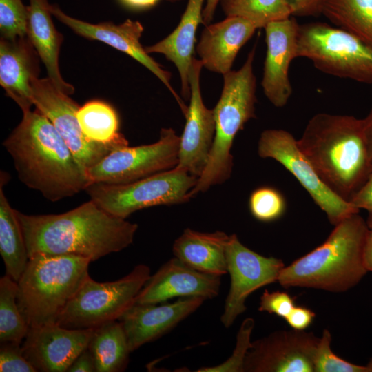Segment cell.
<instances>
[{"label": "cell", "mask_w": 372, "mask_h": 372, "mask_svg": "<svg viewBox=\"0 0 372 372\" xmlns=\"http://www.w3.org/2000/svg\"><path fill=\"white\" fill-rule=\"evenodd\" d=\"M17 212L29 258L70 254L95 261L130 245L138 225L108 213L93 200L58 214Z\"/></svg>", "instance_id": "1"}, {"label": "cell", "mask_w": 372, "mask_h": 372, "mask_svg": "<svg viewBox=\"0 0 372 372\" xmlns=\"http://www.w3.org/2000/svg\"><path fill=\"white\" fill-rule=\"evenodd\" d=\"M3 146L20 181L50 201L72 197L91 184L53 124L37 110L23 113Z\"/></svg>", "instance_id": "2"}, {"label": "cell", "mask_w": 372, "mask_h": 372, "mask_svg": "<svg viewBox=\"0 0 372 372\" xmlns=\"http://www.w3.org/2000/svg\"><path fill=\"white\" fill-rule=\"evenodd\" d=\"M298 145L322 180L350 201L372 169L362 118L318 113L308 121Z\"/></svg>", "instance_id": "3"}, {"label": "cell", "mask_w": 372, "mask_h": 372, "mask_svg": "<svg viewBox=\"0 0 372 372\" xmlns=\"http://www.w3.org/2000/svg\"><path fill=\"white\" fill-rule=\"evenodd\" d=\"M369 228L358 213L335 225L327 240L281 271L283 287H307L340 293L357 285L366 275L363 252Z\"/></svg>", "instance_id": "4"}, {"label": "cell", "mask_w": 372, "mask_h": 372, "mask_svg": "<svg viewBox=\"0 0 372 372\" xmlns=\"http://www.w3.org/2000/svg\"><path fill=\"white\" fill-rule=\"evenodd\" d=\"M87 258L37 254L17 282V303L28 327L57 323L68 303L90 276Z\"/></svg>", "instance_id": "5"}, {"label": "cell", "mask_w": 372, "mask_h": 372, "mask_svg": "<svg viewBox=\"0 0 372 372\" xmlns=\"http://www.w3.org/2000/svg\"><path fill=\"white\" fill-rule=\"evenodd\" d=\"M255 48L242 66L223 75L220 99L213 109L215 135L206 166L191 191L193 197L229 178L233 167L231 149L237 133L255 118L256 79L254 72Z\"/></svg>", "instance_id": "6"}, {"label": "cell", "mask_w": 372, "mask_h": 372, "mask_svg": "<svg viewBox=\"0 0 372 372\" xmlns=\"http://www.w3.org/2000/svg\"><path fill=\"white\" fill-rule=\"evenodd\" d=\"M297 56L326 74L372 84V46L338 27L322 22L300 25Z\"/></svg>", "instance_id": "7"}, {"label": "cell", "mask_w": 372, "mask_h": 372, "mask_svg": "<svg viewBox=\"0 0 372 372\" xmlns=\"http://www.w3.org/2000/svg\"><path fill=\"white\" fill-rule=\"evenodd\" d=\"M150 276L149 267L140 264L115 281L99 282L90 276L68 303L56 324L68 329H87L119 320L135 304Z\"/></svg>", "instance_id": "8"}, {"label": "cell", "mask_w": 372, "mask_h": 372, "mask_svg": "<svg viewBox=\"0 0 372 372\" xmlns=\"http://www.w3.org/2000/svg\"><path fill=\"white\" fill-rule=\"evenodd\" d=\"M197 180L175 167L126 184L92 183L85 191L100 207L125 219L143 209L188 202Z\"/></svg>", "instance_id": "9"}, {"label": "cell", "mask_w": 372, "mask_h": 372, "mask_svg": "<svg viewBox=\"0 0 372 372\" xmlns=\"http://www.w3.org/2000/svg\"><path fill=\"white\" fill-rule=\"evenodd\" d=\"M258 154L284 166L309 193L314 203L336 225L360 210L334 193L320 178L315 168L298 145L297 140L282 129L264 130L258 142Z\"/></svg>", "instance_id": "10"}, {"label": "cell", "mask_w": 372, "mask_h": 372, "mask_svg": "<svg viewBox=\"0 0 372 372\" xmlns=\"http://www.w3.org/2000/svg\"><path fill=\"white\" fill-rule=\"evenodd\" d=\"M180 136L172 128H163L156 143L123 146L112 151L87 171L92 183H130L174 168L178 164Z\"/></svg>", "instance_id": "11"}, {"label": "cell", "mask_w": 372, "mask_h": 372, "mask_svg": "<svg viewBox=\"0 0 372 372\" xmlns=\"http://www.w3.org/2000/svg\"><path fill=\"white\" fill-rule=\"evenodd\" d=\"M226 260L230 287L220 321L225 328H229L247 309L248 296L258 289L278 282L285 266L281 259L263 256L251 250L235 234L229 237Z\"/></svg>", "instance_id": "12"}, {"label": "cell", "mask_w": 372, "mask_h": 372, "mask_svg": "<svg viewBox=\"0 0 372 372\" xmlns=\"http://www.w3.org/2000/svg\"><path fill=\"white\" fill-rule=\"evenodd\" d=\"M32 92L36 109L53 124L86 173L112 151L121 147L89 139L82 132L76 118L79 106L69 95L58 90L48 78H34Z\"/></svg>", "instance_id": "13"}, {"label": "cell", "mask_w": 372, "mask_h": 372, "mask_svg": "<svg viewBox=\"0 0 372 372\" xmlns=\"http://www.w3.org/2000/svg\"><path fill=\"white\" fill-rule=\"evenodd\" d=\"M319 338L304 330H280L251 342L246 372H313Z\"/></svg>", "instance_id": "14"}, {"label": "cell", "mask_w": 372, "mask_h": 372, "mask_svg": "<svg viewBox=\"0 0 372 372\" xmlns=\"http://www.w3.org/2000/svg\"><path fill=\"white\" fill-rule=\"evenodd\" d=\"M200 59H192L189 72L190 101L185 114L186 121L180 136L176 167L198 178L207 163L215 135L213 109L205 105L200 87Z\"/></svg>", "instance_id": "15"}, {"label": "cell", "mask_w": 372, "mask_h": 372, "mask_svg": "<svg viewBox=\"0 0 372 372\" xmlns=\"http://www.w3.org/2000/svg\"><path fill=\"white\" fill-rule=\"evenodd\" d=\"M94 330L68 329L58 324L30 327L21 343L23 354L37 371L66 372L87 348Z\"/></svg>", "instance_id": "16"}, {"label": "cell", "mask_w": 372, "mask_h": 372, "mask_svg": "<svg viewBox=\"0 0 372 372\" xmlns=\"http://www.w3.org/2000/svg\"><path fill=\"white\" fill-rule=\"evenodd\" d=\"M50 10L52 15L78 34L105 43L138 61L161 81L174 96L183 113L186 112L187 107L170 84L171 73L149 56L141 44L143 27L139 21L127 19L118 25L110 22L93 24L67 15L57 5L50 4Z\"/></svg>", "instance_id": "17"}, {"label": "cell", "mask_w": 372, "mask_h": 372, "mask_svg": "<svg viewBox=\"0 0 372 372\" xmlns=\"http://www.w3.org/2000/svg\"><path fill=\"white\" fill-rule=\"evenodd\" d=\"M299 25L291 17L264 28L267 52L261 85L265 96L276 107H284L292 94L289 70L292 61L298 58Z\"/></svg>", "instance_id": "18"}, {"label": "cell", "mask_w": 372, "mask_h": 372, "mask_svg": "<svg viewBox=\"0 0 372 372\" xmlns=\"http://www.w3.org/2000/svg\"><path fill=\"white\" fill-rule=\"evenodd\" d=\"M220 284V276L199 271L174 256L150 276L135 304H160L176 297L213 299Z\"/></svg>", "instance_id": "19"}, {"label": "cell", "mask_w": 372, "mask_h": 372, "mask_svg": "<svg viewBox=\"0 0 372 372\" xmlns=\"http://www.w3.org/2000/svg\"><path fill=\"white\" fill-rule=\"evenodd\" d=\"M204 301L199 297H186L172 303L134 304L119 319L131 353L171 331Z\"/></svg>", "instance_id": "20"}, {"label": "cell", "mask_w": 372, "mask_h": 372, "mask_svg": "<svg viewBox=\"0 0 372 372\" xmlns=\"http://www.w3.org/2000/svg\"><path fill=\"white\" fill-rule=\"evenodd\" d=\"M258 29L251 22L238 17L205 25L196 51L203 66L223 75L231 70L242 47Z\"/></svg>", "instance_id": "21"}, {"label": "cell", "mask_w": 372, "mask_h": 372, "mask_svg": "<svg viewBox=\"0 0 372 372\" xmlns=\"http://www.w3.org/2000/svg\"><path fill=\"white\" fill-rule=\"evenodd\" d=\"M33 48L28 37L1 38L0 84L23 113L34 105L32 81L37 77L38 62Z\"/></svg>", "instance_id": "22"}, {"label": "cell", "mask_w": 372, "mask_h": 372, "mask_svg": "<svg viewBox=\"0 0 372 372\" xmlns=\"http://www.w3.org/2000/svg\"><path fill=\"white\" fill-rule=\"evenodd\" d=\"M206 0H188L180 23L174 30L159 42L145 48L149 53H159L176 67L181 83V94L190 98L189 72L193 59L196 32L203 23V11Z\"/></svg>", "instance_id": "23"}, {"label": "cell", "mask_w": 372, "mask_h": 372, "mask_svg": "<svg viewBox=\"0 0 372 372\" xmlns=\"http://www.w3.org/2000/svg\"><path fill=\"white\" fill-rule=\"evenodd\" d=\"M27 37L45 66L48 79L61 92L70 95L74 87L62 78L59 54L62 35L56 30L51 18L48 0H29Z\"/></svg>", "instance_id": "24"}, {"label": "cell", "mask_w": 372, "mask_h": 372, "mask_svg": "<svg viewBox=\"0 0 372 372\" xmlns=\"http://www.w3.org/2000/svg\"><path fill=\"white\" fill-rule=\"evenodd\" d=\"M229 236L221 231L211 233L185 229L175 240V257L203 273L222 276L227 273L226 247Z\"/></svg>", "instance_id": "25"}, {"label": "cell", "mask_w": 372, "mask_h": 372, "mask_svg": "<svg viewBox=\"0 0 372 372\" xmlns=\"http://www.w3.org/2000/svg\"><path fill=\"white\" fill-rule=\"evenodd\" d=\"M4 180V175L1 173L0 254L6 267V274L18 282L27 266L29 256L17 210L11 207L3 191Z\"/></svg>", "instance_id": "26"}, {"label": "cell", "mask_w": 372, "mask_h": 372, "mask_svg": "<svg viewBox=\"0 0 372 372\" xmlns=\"http://www.w3.org/2000/svg\"><path fill=\"white\" fill-rule=\"evenodd\" d=\"M87 348L94 357L96 372H121L128 364L131 351L121 321L95 328Z\"/></svg>", "instance_id": "27"}, {"label": "cell", "mask_w": 372, "mask_h": 372, "mask_svg": "<svg viewBox=\"0 0 372 372\" xmlns=\"http://www.w3.org/2000/svg\"><path fill=\"white\" fill-rule=\"evenodd\" d=\"M76 118L83 134L94 142L128 145V141L119 132V121L116 111L109 104L91 101L79 107Z\"/></svg>", "instance_id": "28"}, {"label": "cell", "mask_w": 372, "mask_h": 372, "mask_svg": "<svg viewBox=\"0 0 372 372\" xmlns=\"http://www.w3.org/2000/svg\"><path fill=\"white\" fill-rule=\"evenodd\" d=\"M320 13L372 46V0H324Z\"/></svg>", "instance_id": "29"}, {"label": "cell", "mask_w": 372, "mask_h": 372, "mask_svg": "<svg viewBox=\"0 0 372 372\" xmlns=\"http://www.w3.org/2000/svg\"><path fill=\"white\" fill-rule=\"evenodd\" d=\"M227 17H238L251 22L257 28L293 15L289 0H220Z\"/></svg>", "instance_id": "30"}, {"label": "cell", "mask_w": 372, "mask_h": 372, "mask_svg": "<svg viewBox=\"0 0 372 372\" xmlns=\"http://www.w3.org/2000/svg\"><path fill=\"white\" fill-rule=\"evenodd\" d=\"M18 284L8 275L0 279V342L21 344L29 327L17 303Z\"/></svg>", "instance_id": "31"}, {"label": "cell", "mask_w": 372, "mask_h": 372, "mask_svg": "<svg viewBox=\"0 0 372 372\" xmlns=\"http://www.w3.org/2000/svg\"><path fill=\"white\" fill-rule=\"evenodd\" d=\"M249 209L256 220L269 223L284 215L287 203L283 195L276 188L262 186L254 189L250 194Z\"/></svg>", "instance_id": "32"}, {"label": "cell", "mask_w": 372, "mask_h": 372, "mask_svg": "<svg viewBox=\"0 0 372 372\" xmlns=\"http://www.w3.org/2000/svg\"><path fill=\"white\" fill-rule=\"evenodd\" d=\"M28 22V6H25L21 0H0L1 38L26 37Z\"/></svg>", "instance_id": "33"}, {"label": "cell", "mask_w": 372, "mask_h": 372, "mask_svg": "<svg viewBox=\"0 0 372 372\" xmlns=\"http://www.w3.org/2000/svg\"><path fill=\"white\" fill-rule=\"evenodd\" d=\"M331 334L324 329L316 347L313 372H367L365 366L351 363L338 357L331 348Z\"/></svg>", "instance_id": "34"}, {"label": "cell", "mask_w": 372, "mask_h": 372, "mask_svg": "<svg viewBox=\"0 0 372 372\" xmlns=\"http://www.w3.org/2000/svg\"><path fill=\"white\" fill-rule=\"evenodd\" d=\"M254 320L247 318L242 322L236 335V347L231 355L224 362L214 366L202 367L198 372H244V362L251 346V335Z\"/></svg>", "instance_id": "35"}, {"label": "cell", "mask_w": 372, "mask_h": 372, "mask_svg": "<svg viewBox=\"0 0 372 372\" xmlns=\"http://www.w3.org/2000/svg\"><path fill=\"white\" fill-rule=\"evenodd\" d=\"M1 372H35L37 370L23 354L21 345L15 342H1Z\"/></svg>", "instance_id": "36"}, {"label": "cell", "mask_w": 372, "mask_h": 372, "mask_svg": "<svg viewBox=\"0 0 372 372\" xmlns=\"http://www.w3.org/2000/svg\"><path fill=\"white\" fill-rule=\"evenodd\" d=\"M294 307L295 298L287 292H270L265 289L260 296L258 311L275 314L285 319Z\"/></svg>", "instance_id": "37"}, {"label": "cell", "mask_w": 372, "mask_h": 372, "mask_svg": "<svg viewBox=\"0 0 372 372\" xmlns=\"http://www.w3.org/2000/svg\"><path fill=\"white\" fill-rule=\"evenodd\" d=\"M314 317L315 313L310 309L295 305L285 320L292 329L302 331L310 326Z\"/></svg>", "instance_id": "38"}, {"label": "cell", "mask_w": 372, "mask_h": 372, "mask_svg": "<svg viewBox=\"0 0 372 372\" xmlns=\"http://www.w3.org/2000/svg\"><path fill=\"white\" fill-rule=\"evenodd\" d=\"M359 210L372 211V169L366 180L350 201Z\"/></svg>", "instance_id": "39"}, {"label": "cell", "mask_w": 372, "mask_h": 372, "mask_svg": "<svg viewBox=\"0 0 372 372\" xmlns=\"http://www.w3.org/2000/svg\"><path fill=\"white\" fill-rule=\"evenodd\" d=\"M324 0H289L293 15L310 16L319 14Z\"/></svg>", "instance_id": "40"}, {"label": "cell", "mask_w": 372, "mask_h": 372, "mask_svg": "<svg viewBox=\"0 0 372 372\" xmlns=\"http://www.w3.org/2000/svg\"><path fill=\"white\" fill-rule=\"evenodd\" d=\"M68 372H94L96 366L94 357L88 348L83 350L68 368Z\"/></svg>", "instance_id": "41"}, {"label": "cell", "mask_w": 372, "mask_h": 372, "mask_svg": "<svg viewBox=\"0 0 372 372\" xmlns=\"http://www.w3.org/2000/svg\"><path fill=\"white\" fill-rule=\"evenodd\" d=\"M363 260L367 271L372 272V229L370 228L365 240Z\"/></svg>", "instance_id": "42"}, {"label": "cell", "mask_w": 372, "mask_h": 372, "mask_svg": "<svg viewBox=\"0 0 372 372\" xmlns=\"http://www.w3.org/2000/svg\"><path fill=\"white\" fill-rule=\"evenodd\" d=\"M220 0H206L203 11V23L209 24L214 18L216 8Z\"/></svg>", "instance_id": "43"}, {"label": "cell", "mask_w": 372, "mask_h": 372, "mask_svg": "<svg viewBox=\"0 0 372 372\" xmlns=\"http://www.w3.org/2000/svg\"><path fill=\"white\" fill-rule=\"evenodd\" d=\"M362 120L368 147L372 157V107L366 116Z\"/></svg>", "instance_id": "44"}, {"label": "cell", "mask_w": 372, "mask_h": 372, "mask_svg": "<svg viewBox=\"0 0 372 372\" xmlns=\"http://www.w3.org/2000/svg\"><path fill=\"white\" fill-rule=\"evenodd\" d=\"M125 5L136 8H145L153 6L158 0H121Z\"/></svg>", "instance_id": "45"}, {"label": "cell", "mask_w": 372, "mask_h": 372, "mask_svg": "<svg viewBox=\"0 0 372 372\" xmlns=\"http://www.w3.org/2000/svg\"><path fill=\"white\" fill-rule=\"evenodd\" d=\"M366 221L369 228L372 229V211L368 212V216Z\"/></svg>", "instance_id": "46"}, {"label": "cell", "mask_w": 372, "mask_h": 372, "mask_svg": "<svg viewBox=\"0 0 372 372\" xmlns=\"http://www.w3.org/2000/svg\"><path fill=\"white\" fill-rule=\"evenodd\" d=\"M366 366L367 368V372H372V358H370Z\"/></svg>", "instance_id": "47"}, {"label": "cell", "mask_w": 372, "mask_h": 372, "mask_svg": "<svg viewBox=\"0 0 372 372\" xmlns=\"http://www.w3.org/2000/svg\"><path fill=\"white\" fill-rule=\"evenodd\" d=\"M167 1H171V2H174V1H179V0H167Z\"/></svg>", "instance_id": "48"}]
</instances>
